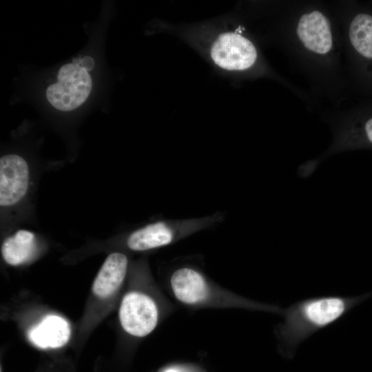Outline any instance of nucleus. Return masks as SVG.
Segmentation results:
<instances>
[{
  "label": "nucleus",
  "instance_id": "obj_5",
  "mask_svg": "<svg viewBox=\"0 0 372 372\" xmlns=\"http://www.w3.org/2000/svg\"><path fill=\"white\" fill-rule=\"evenodd\" d=\"M91 89L88 72L77 64L68 63L59 70L57 81L47 88L46 96L55 108L72 111L86 101Z\"/></svg>",
  "mask_w": 372,
  "mask_h": 372
},
{
  "label": "nucleus",
  "instance_id": "obj_7",
  "mask_svg": "<svg viewBox=\"0 0 372 372\" xmlns=\"http://www.w3.org/2000/svg\"><path fill=\"white\" fill-rule=\"evenodd\" d=\"M29 181V167L21 156L8 154L1 157V207H10L18 203L26 194Z\"/></svg>",
  "mask_w": 372,
  "mask_h": 372
},
{
  "label": "nucleus",
  "instance_id": "obj_10",
  "mask_svg": "<svg viewBox=\"0 0 372 372\" xmlns=\"http://www.w3.org/2000/svg\"><path fill=\"white\" fill-rule=\"evenodd\" d=\"M127 256L119 252L110 254L101 266L92 285L94 293L101 298L112 295L123 282L127 268Z\"/></svg>",
  "mask_w": 372,
  "mask_h": 372
},
{
  "label": "nucleus",
  "instance_id": "obj_8",
  "mask_svg": "<svg viewBox=\"0 0 372 372\" xmlns=\"http://www.w3.org/2000/svg\"><path fill=\"white\" fill-rule=\"evenodd\" d=\"M170 285L176 298L186 304L202 302L209 295L205 278L192 268L183 267L176 270L170 278Z\"/></svg>",
  "mask_w": 372,
  "mask_h": 372
},
{
  "label": "nucleus",
  "instance_id": "obj_2",
  "mask_svg": "<svg viewBox=\"0 0 372 372\" xmlns=\"http://www.w3.org/2000/svg\"><path fill=\"white\" fill-rule=\"evenodd\" d=\"M161 26V30L184 41L220 74L238 81L270 79L289 89L308 107L312 105L309 94L271 66L240 13L192 23L163 22Z\"/></svg>",
  "mask_w": 372,
  "mask_h": 372
},
{
  "label": "nucleus",
  "instance_id": "obj_6",
  "mask_svg": "<svg viewBox=\"0 0 372 372\" xmlns=\"http://www.w3.org/2000/svg\"><path fill=\"white\" fill-rule=\"evenodd\" d=\"M158 310L148 296L136 291L127 293L119 309V320L123 329L129 334L144 337L156 327Z\"/></svg>",
  "mask_w": 372,
  "mask_h": 372
},
{
  "label": "nucleus",
  "instance_id": "obj_14",
  "mask_svg": "<svg viewBox=\"0 0 372 372\" xmlns=\"http://www.w3.org/2000/svg\"><path fill=\"white\" fill-rule=\"evenodd\" d=\"M163 372H179V371L174 368H169L165 370Z\"/></svg>",
  "mask_w": 372,
  "mask_h": 372
},
{
  "label": "nucleus",
  "instance_id": "obj_1",
  "mask_svg": "<svg viewBox=\"0 0 372 372\" xmlns=\"http://www.w3.org/2000/svg\"><path fill=\"white\" fill-rule=\"evenodd\" d=\"M240 13L264 23L254 34L278 47L304 76L311 92L339 106L349 90L342 38L331 1L248 3Z\"/></svg>",
  "mask_w": 372,
  "mask_h": 372
},
{
  "label": "nucleus",
  "instance_id": "obj_11",
  "mask_svg": "<svg viewBox=\"0 0 372 372\" xmlns=\"http://www.w3.org/2000/svg\"><path fill=\"white\" fill-rule=\"evenodd\" d=\"M174 225L163 221L149 224L132 232L127 245L133 251L150 250L170 244L175 237Z\"/></svg>",
  "mask_w": 372,
  "mask_h": 372
},
{
  "label": "nucleus",
  "instance_id": "obj_4",
  "mask_svg": "<svg viewBox=\"0 0 372 372\" xmlns=\"http://www.w3.org/2000/svg\"><path fill=\"white\" fill-rule=\"evenodd\" d=\"M371 296L372 292L355 296L330 295L293 303L283 310L284 321L276 329L281 348L285 353H292L313 333L336 322Z\"/></svg>",
  "mask_w": 372,
  "mask_h": 372
},
{
  "label": "nucleus",
  "instance_id": "obj_15",
  "mask_svg": "<svg viewBox=\"0 0 372 372\" xmlns=\"http://www.w3.org/2000/svg\"><path fill=\"white\" fill-rule=\"evenodd\" d=\"M371 3V5L372 6V3Z\"/></svg>",
  "mask_w": 372,
  "mask_h": 372
},
{
  "label": "nucleus",
  "instance_id": "obj_12",
  "mask_svg": "<svg viewBox=\"0 0 372 372\" xmlns=\"http://www.w3.org/2000/svg\"><path fill=\"white\" fill-rule=\"evenodd\" d=\"M36 248L34 234L21 229L8 237L1 246V254L9 265L17 266L29 260Z\"/></svg>",
  "mask_w": 372,
  "mask_h": 372
},
{
  "label": "nucleus",
  "instance_id": "obj_13",
  "mask_svg": "<svg viewBox=\"0 0 372 372\" xmlns=\"http://www.w3.org/2000/svg\"><path fill=\"white\" fill-rule=\"evenodd\" d=\"M72 63L77 64L84 68L87 72L90 71L94 66V61L92 58L85 56L83 59L76 58L72 60Z\"/></svg>",
  "mask_w": 372,
  "mask_h": 372
},
{
  "label": "nucleus",
  "instance_id": "obj_3",
  "mask_svg": "<svg viewBox=\"0 0 372 372\" xmlns=\"http://www.w3.org/2000/svg\"><path fill=\"white\" fill-rule=\"evenodd\" d=\"M331 3L340 27L349 88L372 95V6L353 1Z\"/></svg>",
  "mask_w": 372,
  "mask_h": 372
},
{
  "label": "nucleus",
  "instance_id": "obj_9",
  "mask_svg": "<svg viewBox=\"0 0 372 372\" xmlns=\"http://www.w3.org/2000/svg\"><path fill=\"white\" fill-rule=\"evenodd\" d=\"M70 336L68 322L56 315L45 316L28 333L30 342L41 349L61 347L68 342Z\"/></svg>",
  "mask_w": 372,
  "mask_h": 372
}]
</instances>
